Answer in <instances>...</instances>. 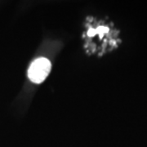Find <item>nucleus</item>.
Returning a JSON list of instances; mask_svg holds the SVG:
<instances>
[{"label":"nucleus","mask_w":147,"mask_h":147,"mask_svg":"<svg viewBox=\"0 0 147 147\" xmlns=\"http://www.w3.org/2000/svg\"><path fill=\"white\" fill-rule=\"evenodd\" d=\"M51 70V62L47 58H38L33 61L28 70V76L32 82L41 84Z\"/></svg>","instance_id":"obj_1"}]
</instances>
